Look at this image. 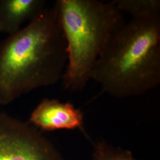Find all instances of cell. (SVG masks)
<instances>
[{"mask_svg":"<svg viewBox=\"0 0 160 160\" xmlns=\"http://www.w3.org/2000/svg\"><path fill=\"white\" fill-rule=\"evenodd\" d=\"M120 12L132 18H142L160 14V0H113Z\"/></svg>","mask_w":160,"mask_h":160,"instance_id":"cell-7","label":"cell"},{"mask_svg":"<svg viewBox=\"0 0 160 160\" xmlns=\"http://www.w3.org/2000/svg\"><path fill=\"white\" fill-rule=\"evenodd\" d=\"M66 42L55 3L0 43V105L62 80Z\"/></svg>","mask_w":160,"mask_h":160,"instance_id":"cell-1","label":"cell"},{"mask_svg":"<svg viewBox=\"0 0 160 160\" xmlns=\"http://www.w3.org/2000/svg\"><path fill=\"white\" fill-rule=\"evenodd\" d=\"M46 8L43 0H0V33H16Z\"/></svg>","mask_w":160,"mask_h":160,"instance_id":"cell-6","label":"cell"},{"mask_svg":"<svg viewBox=\"0 0 160 160\" xmlns=\"http://www.w3.org/2000/svg\"><path fill=\"white\" fill-rule=\"evenodd\" d=\"M92 160H137L129 151L115 148L104 141H99L94 145Z\"/></svg>","mask_w":160,"mask_h":160,"instance_id":"cell-8","label":"cell"},{"mask_svg":"<svg viewBox=\"0 0 160 160\" xmlns=\"http://www.w3.org/2000/svg\"><path fill=\"white\" fill-rule=\"evenodd\" d=\"M102 92L122 98L160 83V14L132 18L112 34L92 71Z\"/></svg>","mask_w":160,"mask_h":160,"instance_id":"cell-2","label":"cell"},{"mask_svg":"<svg viewBox=\"0 0 160 160\" xmlns=\"http://www.w3.org/2000/svg\"><path fill=\"white\" fill-rule=\"evenodd\" d=\"M55 3L67 46L63 89L82 91L91 80L104 47L125 22L122 13L113 1L58 0Z\"/></svg>","mask_w":160,"mask_h":160,"instance_id":"cell-3","label":"cell"},{"mask_svg":"<svg viewBox=\"0 0 160 160\" xmlns=\"http://www.w3.org/2000/svg\"><path fill=\"white\" fill-rule=\"evenodd\" d=\"M84 115L70 102L44 98L30 114L29 122L39 130L82 129Z\"/></svg>","mask_w":160,"mask_h":160,"instance_id":"cell-5","label":"cell"},{"mask_svg":"<svg viewBox=\"0 0 160 160\" xmlns=\"http://www.w3.org/2000/svg\"><path fill=\"white\" fill-rule=\"evenodd\" d=\"M0 160H63L38 128L0 110Z\"/></svg>","mask_w":160,"mask_h":160,"instance_id":"cell-4","label":"cell"}]
</instances>
